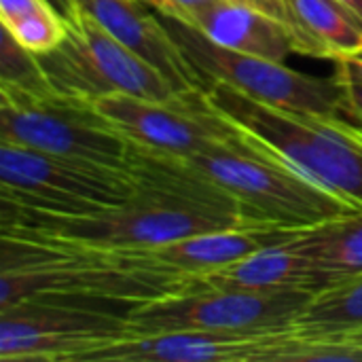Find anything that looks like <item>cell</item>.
I'll list each match as a JSON object with an SVG mask.
<instances>
[{
  "label": "cell",
  "instance_id": "obj_1",
  "mask_svg": "<svg viewBox=\"0 0 362 362\" xmlns=\"http://www.w3.org/2000/svg\"><path fill=\"white\" fill-rule=\"evenodd\" d=\"M136 193L112 208L87 214L36 212L8 202L0 235L83 248H138L252 223L242 206L174 155L132 144Z\"/></svg>",
  "mask_w": 362,
  "mask_h": 362
},
{
  "label": "cell",
  "instance_id": "obj_2",
  "mask_svg": "<svg viewBox=\"0 0 362 362\" xmlns=\"http://www.w3.org/2000/svg\"><path fill=\"white\" fill-rule=\"evenodd\" d=\"M202 100L246 142L362 210L358 123L272 106L223 81H210Z\"/></svg>",
  "mask_w": 362,
  "mask_h": 362
},
{
  "label": "cell",
  "instance_id": "obj_3",
  "mask_svg": "<svg viewBox=\"0 0 362 362\" xmlns=\"http://www.w3.org/2000/svg\"><path fill=\"white\" fill-rule=\"evenodd\" d=\"M174 157L229 193L252 223L310 229L356 210L341 197L259 151L233 129L221 142L191 155Z\"/></svg>",
  "mask_w": 362,
  "mask_h": 362
},
{
  "label": "cell",
  "instance_id": "obj_4",
  "mask_svg": "<svg viewBox=\"0 0 362 362\" xmlns=\"http://www.w3.org/2000/svg\"><path fill=\"white\" fill-rule=\"evenodd\" d=\"M36 62L55 93L85 102L115 93L157 102H195L202 95L180 93L153 64L85 13L68 21L64 40L38 53Z\"/></svg>",
  "mask_w": 362,
  "mask_h": 362
},
{
  "label": "cell",
  "instance_id": "obj_5",
  "mask_svg": "<svg viewBox=\"0 0 362 362\" xmlns=\"http://www.w3.org/2000/svg\"><path fill=\"white\" fill-rule=\"evenodd\" d=\"M136 189L132 168L0 142L2 202L36 212L87 214L127 202Z\"/></svg>",
  "mask_w": 362,
  "mask_h": 362
},
{
  "label": "cell",
  "instance_id": "obj_6",
  "mask_svg": "<svg viewBox=\"0 0 362 362\" xmlns=\"http://www.w3.org/2000/svg\"><path fill=\"white\" fill-rule=\"evenodd\" d=\"M0 142L132 168V142L115 132L93 102L0 83Z\"/></svg>",
  "mask_w": 362,
  "mask_h": 362
},
{
  "label": "cell",
  "instance_id": "obj_7",
  "mask_svg": "<svg viewBox=\"0 0 362 362\" xmlns=\"http://www.w3.org/2000/svg\"><path fill=\"white\" fill-rule=\"evenodd\" d=\"M157 15L185 59L202 78L204 89L210 81H223L272 106L329 117L344 115V93L333 74L320 78L297 72L284 62L221 47L193 25L163 13Z\"/></svg>",
  "mask_w": 362,
  "mask_h": 362
},
{
  "label": "cell",
  "instance_id": "obj_8",
  "mask_svg": "<svg viewBox=\"0 0 362 362\" xmlns=\"http://www.w3.org/2000/svg\"><path fill=\"white\" fill-rule=\"evenodd\" d=\"M312 297L310 291L248 293L180 286L168 295L134 303L125 314L136 333H274L293 329Z\"/></svg>",
  "mask_w": 362,
  "mask_h": 362
},
{
  "label": "cell",
  "instance_id": "obj_9",
  "mask_svg": "<svg viewBox=\"0 0 362 362\" xmlns=\"http://www.w3.org/2000/svg\"><path fill=\"white\" fill-rule=\"evenodd\" d=\"M89 303L45 297L0 310V361L81 362L85 354L134 333L127 314Z\"/></svg>",
  "mask_w": 362,
  "mask_h": 362
},
{
  "label": "cell",
  "instance_id": "obj_10",
  "mask_svg": "<svg viewBox=\"0 0 362 362\" xmlns=\"http://www.w3.org/2000/svg\"><path fill=\"white\" fill-rule=\"evenodd\" d=\"M93 106L125 140L159 153L191 155L231 136L202 95L195 102H157L115 93L98 98Z\"/></svg>",
  "mask_w": 362,
  "mask_h": 362
},
{
  "label": "cell",
  "instance_id": "obj_11",
  "mask_svg": "<svg viewBox=\"0 0 362 362\" xmlns=\"http://www.w3.org/2000/svg\"><path fill=\"white\" fill-rule=\"evenodd\" d=\"M288 331H134L123 339L85 354L81 362H272L276 348Z\"/></svg>",
  "mask_w": 362,
  "mask_h": 362
},
{
  "label": "cell",
  "instance_id": "obj_12",
  "mask_svg": "<svg viewBox=\"0 0 362 362\" xmlns=\"http://www.w3.org/2000/svg\"><path fill=\"white\" fill-rule=\"evenodd\" d=\"M78 13L93 17L117 40L153 64L180 93L197 95L204 83L163 28L159 15L140 0H74Z\"/></svg>",
  "mask_w": 362,
  "mask_h": 362
},
{
  "label": "cell",
  "instance_id": "obj_13",
  "mask_svg": "<svg viewBox=\"0 0 362 362\" xmlns=\"http://www.w3.org/2000/svg\"><path fill=\"white\" fill-rule=\"evenodd\" d=\"M305 231L295 238L261 248L235 263L214 272L185 278L180 286H204L221 291H248V293H278V291H310L316 293L312 257L305 242Z\"/></svg>",
  "mask_w": 362,
  "mask_h": 362
},
{
  "label": "cell",
  "instance_id": "obj_14",
  "mask_svg": "<svg viewBox=\"0 0 362 362\" xmlns=\"http://www.w3.org/2000/svg\"><path fill=\"white\" fill-rule=\"evenodd\" d=\"M180 21L193 25L221 47L284 62L295 51L288 28L244 0H208Z\"/></svg>",
  "mask_w": 362,
  "mask_h": 362
},
{
  "label": "cell",
  "instance_id": "obj_15",
  "mask_svg": "<svg viewBox=\"0 0 362 362\" xmlns=\"http://www.w3.org/2000/svg\"><path fill=\"white\" fill-rule=\"evenodd\" d=\"M295 53L341 62L362 49V21L339 0H284Z\"/></svg>",
  "mask_w": 362,
  "mask_h": 362
},
{
  "label": "cell",
  "instance_id": "obj_16",
  "mask_svg": "<svg viewBox=\"0 0 362 362\" xmlns=\"http://www.w3.org/2000/svg\"><path fill=\"white\" fill-rule=\"evenodd\" d=\"M316 293L362 274V210H354L305 231Z\"/></svg>",
  "mask_w": 362,
  "mask_h": 362
},
{
  "label": "cell",
  "instance_id": "obj_17",
  "mask_svg": "<svg viewBox=\"0 0 362 362\" xmlns=\"http://www.w3.org/2000/svg\"><path fill=\"white\" fill-rule=\"evenodd\" d=\"M295 327L310 333L362 339V274L314 293Z\"/></svg>",
  "mask_w": 362,
  "mask_h": 362
},
{
  "label": "cell",
  "instance_id": "obj_18",
  "mask_svg": "<svg viewBox=\"0 0 362 362\" xmlns=\"http://www.w3.org/2000/svg\"><path fill=\"white\" fill-rule=\"evenodd\" d=\"M0 23L34 55L55 49L68 32V21L47 0H0Z\"/></svg>",
  "mask_w": 362,
  "mask_h": 362
},
{
  "label": "cell",
  "instance_id": "obj_19",
  "mask_svg": "<svg viewBox=\"0 0 362 362\" xmlns=\"http://www.w3.org/2000/svg\"><path fill=\"white\" fill-rule=\"evenodd\" d=\"M350 361L362 362L361 337L322 335L293 327L280 346L276 348L272 362H327Z\"/></svg>",
  "mask_w": 362,
  "mask_h": 362
},
{
  "label": "cell",
  "instance_id": "obj_20",
  "mask_svg": "<svg viewBox=\"0 0 362 362\" xmlns=\"http://www.w3.org/2000/svg\"><path fill=\"white\" fill-rule=\"evenodd\" d=\"M0 83L25 87L32 91L51 89L36 62V55L23 49L4 28L0 42Z\"/></svg>",
  "mask_w": 362,
  "mask_h": 362
},
{
  "label": "cell",
  "instance_id": "obj_21",
  "mask_svg": "<svg viewBox=\"0 0 362 362\" xmlns=\"http://www.w3.org/2000/svg\"><path fill=\"white\" fill-rule=\"evenodd\" d=\"M333 76L337 78L344 93V115L362 127V78L350 76L335 68Z\"/></svg>",
  "mask_w": 362,
  "mask_h": 362
},
{
  "label": "cell",
  "instance_id": "obj_22",
  "mask_svg": "<svg viewBox=\"0 0 362 362\" xmlns=\"http://www.w3.org/2000/svg\"><path fill=\"white\" fill-rule=\"evenodd\" d=\"M140 2H144L146 6H151L157 13H163V15L182 19L187 13H191L193 8L202 6L208 0H140Z\"/></svg>",
  "mask_w": 362,
  "mask_h": 362
},
{
  "label": "cell",
  "instance_id": "obj_23",
  "mask_svg": "<svg viewBox=\"0 0 362 362\" xmlns=\"http://www.w3.org/2000/svg\"><path fill=\"white\" fill-rule=\"evenodd\" d=\"M335 68L350 74V76H356V78H362V49L352 53L350 57L341 59V62H335Z\"/></svg>",
  "mask_w": 362,
  "mask_h": 362
},
{
  "label": "cell",
  "instance_id": "obj_24",
  "mask_svg": "<svg viewBox=\"0 0 362 362\" xmlns=\"http://www.w3.org/2000/svg\"><path fill=\"white\" fill-rule=\"evenodd\" d=\"M244 2H248V4H252L257 8L267 11L269 15L278 17L284 23V0H244Z\"/></svg>",
  "mask_w": 362,
  "mask_h": 362
},
{
  "label": "cell",
  "instance_id": "obj_25",
  "mask_svg": "<svg viewBox=\"0 0 362 362\" xmlns=\"http://www.w3.org/2000/svg\"><path fill=\"white\" fill-rule=\"evenodd\" d=\"M53 11H57L66 21H72L76 15H78V8H76V2L74 0H47Z\"/></svg>",
  "mask_w": 362,
  "mask_h": 362
},
{
  "label": "cell",
  "instance_id": "obj_26",
  "mask_svg": "<svg viewBox=\"0 0 362 362\" xmlns=\"http://www.w3.org/2000/svg\"><path fill=\"white\" fill-rule=\"evenodd\" d=\"M339 2H341L344 6H348V8H350V11L362 21V0H339Z\"/></svg>",
  "mask_w": 362,
  "mask_h": 362
}]
</instances>
